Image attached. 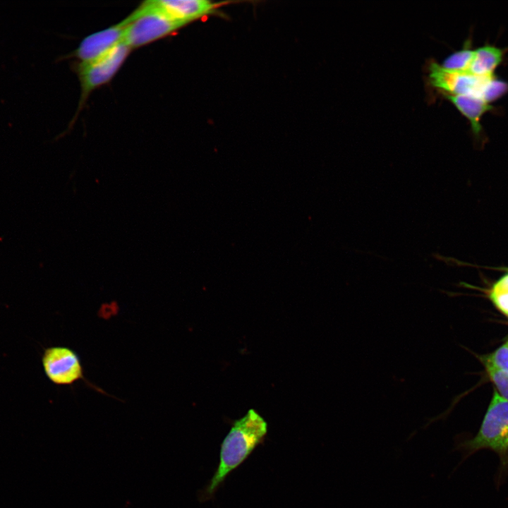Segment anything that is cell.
<instances>
[{
	"label": "cell",
	"mask_w": 508,
	"mask_h": 508,
	"mask_svg": "<svg viewBox=\"0 0 508 508\" xmlns=\"http://www.w3.org/2000/svg\"><path fill=\"white\" fill-rule=\"evenodd\" d=\"M126 19L128 23L122 42L131 49L163 38L186 25L168 16L146 1Z\"/></svg>",
	"instance_id": "cell-4"
},
{
	"label": "cell",
	"mask_w": 508,
	"mask_h": 508,
	"mask_svg": "<svg viewBox=\"0 0 508 508\" xmlns=\"http://www.w3.org/2000/svg\"><path fill=\"white\" fill-rule=\"evenodd\" d=\"M443 95L469 121L473 133L479 136L482 131L481 119L493 109L491 104L476 95Z\"/></svg>",
	"instance_id": "cell-9"
},
{
	"label": "cell",
	"mask_w": 508,
	"mask_h": 508,
	"mask_svg": "<svg viewBox=\"0 0 508 508\" xmlns=\"http://www.w3.org/2000/svg\"><path fill=\"white\" fill-rule=\"evenodd\" d=\"M464 458L482 449L494 452L500 459V474L508 473V401L494 391L478 432L455 447Z\"/></svg>",
	"instance_id": "cell-2"
},
{
	"label": "cell",
	"mask_w": 508,
	"mask_h": 508,
	"mask_svg": "<svg viewBox=\"0 0 508 508\" xmlns=\"http://www.w3.org/2000/svg\"><path fill=\"white\" fill-rule=\"evenodd\" d=\"M429 81L443 94L476 95L491 103L508 92V83L495 75L479 77L469 72L450 71L437 62L429 66Z\"/></svg>",
	"instance_id": "cell-3"
},
{
	"label": "cell",
	"mask_w": 508,
	"mask_h": 508,
	"mask_svg": "<svg viewBox=\"0 0 508 508\" xmlns=\"http://www.w3.org/2000/svg\"><path fill=\"white\" fill-rule=\"evenodd\" d=\"M504 51L494 45L486 44L474 49L468 72L479 77H492L502 63Z\"/></svg>",
	"instance_id": "cell-10"
},
{
	"label": "cell",
	"mask_w": 508,
	"mask_h": 508,
	"mask_svg": "<svg viewBox=\"0 0 508 508\" xmlns=\"http://www.w3.org/2000/svg\"><path fill=\"white\" fill-rule=\"evenodd\" d=\"M482 361L508 372V340L490 354L483 356Z\"/></svg>",
	"instance_id": "cell-14"
},
{
	"label": "cell",
	"mask_w": 508,
	"mask_h": 508,
	"mask_svg": "<svg viewBox=\"0 0 508 508\" xmlns=\"http://www.w3.org/2000/svg\"><path fill=\"white\" fill-rule=\"evenodd\" d=\"M128 23L125 18L116 25L87 35L80 42L73 56L79 60V64H87L101 58L123 41Z\"/></svg>",
	"instance_id": "cell-7"
},
{
	"label": "cell",
	"mask_w": 508,
	"mask_h": 508,
	"mask_svg": "<svg viewBox=\"0 0 508 508\" xmlns=\"http://www.w3.org/2000/svg\"><path fill=\"white\" fill-rule=\"evenodd\" d=\"M489 298L499 310L508 316V270L492 285Z\"/></svg>",
	"instance_id": "cell-11"
},
{
	"label": "cell",
	"mask_w": 508,
	"mask_h": 508,
	"mask_svg": "<svg viewBox=\"0 0 508 508\" xmlns=\"http://www.w3.org/2000/svg\"><path fill=\"white\" fill-rule=\"evenodd\" d=\"M148 4L176 20L188 24L215 11L217 5L207 0H150Z\"/></svg>",
	"instance_id": "cell-8"
},
{
	"label": "cell",
	"mask_w": 508,
	"mask_h": 508,
	"mask_svg": "<svg viewBox=\"0 0 508 508\" xmlns=\"http://www.w3.org/2000/svg\"><path fill=\"white\" fill-rule=\"evenodd\" d=\"M267 432V422L254 409L233 423L221 445L217 470L200 496L202 500L214 495L226 476L261 443Z\"/></svg>",
	"instance_id": "cell-1"
},
{
	"label": "cell",
	"mask_w": 508,
	"mask_h": 508,
	"mask_svg": "<svg viewBox=\"0 0 508 508\" xmlns=\"http://www.w3.org/2000/svg\"><path fill=\"white\" fill-rule=\"evenodd\" d=\"M473 54L474 50L471 49L468 45H466L464 48L452 53L445 58L441 66L450 71L468 72Z\"/></svg>",
	"instance_id": "cell-12"
},
{
	"label": "cell",
	"mask_w": 508,
	"mask_h": 508,
	"mask_svg": "<svg viewBox=\"0 0 508 508\" xmlns=\"http://www.w3.org/2000/svg\"><path fill=\"white\" fill-rule=\"evenodd\" d=\"M131 49L120 42L101 58L87 64H78L77 72L81 87L78 110L83 108L90 94L109 82L120 69Z\"/></svg>",
	"instance_id": "cell-5"
},
{
	"label": "cell",
	"mask_w": 508,
	"mask_h": 508,
	"mask_svg": "<svg viewBox=\"0 0 508 508\" xmlns=\"http://www.w3.org/2000/svg\"><path fill=\"white\" fill-rule=\"evenodd\" d=\"M42 364L47 377L56 385H71L83 380L97 392L105 394L85 379L79 356L69 347L53 346L47 348L42 354Z\"/></svg>",
	"instance_id": "cell-6"
},
{
	"label": "cell",
	"mask_w": 508,
	"mask_h": 508,
	"mask_svg": "<svg viewBox=\"0 0 508 508\" xmlns=\"http://www.w3.org/2000/svg\"><path fill=\"white\" fill-rule=\"evenodd\" d=\"M483 363L490 380L497 387V393L508 401V372L500 370L487 362Z\"/></svg>",
	"instance_id": "cell-13"
}]
</instances>
